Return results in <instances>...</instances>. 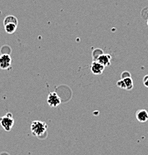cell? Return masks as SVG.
<instances>
[{
	"label": "cell",
	"mask_w": 148,
	"mask_h": 155,
	"mask_svg": "<svg viewBox=\"0 0 148 155\" xmlns=\"http://www.w3.org/2000/svg\"><path fill=\"white\" fill-rule=\"evenodd\" d=\"M48 129V125L45 122L40 120H34L31 125V131L32 134L38 138H41L45 134Z\"/></svg>",
	"instance_id": "1"
},
{
	"label": "cell",
	"mask_w": 148,
	"mask_h": 155,
	"mask_svg": "<svg viewBox=\"0 0 148 155\" xmlns=\"http://www.w3.org/2000/svg\"><path fill=\"white\" fill-rule=\"evenodd\" d=\"M0 125L5 131H10L14 125V119L12 114L8 113L5 116L0 117Z\"/></svg>",
	"instance_id": "2"
},
{
	"label": "cell",
	"mask_w": 148,
	"mask_h": 155,
	"mask_svg": "<svg viewBox=\"0 0 148 155\" xmlns=\"http://www.w3.org/2000/svg\"><path fill=\"white\" fill-rule=\"evenodd\" d=\"M12 60L10 54H3L0 56V69L3 70H7L11 67Z\"/></svg>",
	"instance_id": "3"
},
{
	"label": "cell",
	"mask_w": 148,
	"mask_h": 155,
	"mask_svg": "<svg viewBox=\"0 0 148 155\" xmlns=\"http://www.w3.org/2000/svg\"><path fill=\"white\" fill-rule=\"evenodd\" d=\"M47 102L49 105L51 107H56L59 106L60 104L61 99L55 92H51L48 96Z\"/></svg>",
	"instance_id": "4"
},
{
	"label": "cell",
	"mask_w": 148,
	"mask_h": 155,
	"mask_svg": "<svg viewBox=\"0 0 148 155\" xmlns=\"http://www.w3.org/2000/svg\"><path fill=\"white\" fill-rule=\"evenodd\" d=\"M111 60H112V56H111L110 54L102 53V54H100L99 55L95 58V61L98 62L99 64H101V65L104 66V67H106L110 65Z\"/></svg>",
	"instance_id": "5"
},
{
	"label": "cell",
	"mask_w": 148,
	"mask_h": 155,
	"mask_svg": "<svg viewBox=\"0 0 148 155\" xmlns=\"http://www.w3.org/2000/svg\"><path fill=\"white\" fill-rule=\"evenodd\" d=\"M104 66L101 65L97 61H94L91 65V71L94 75H101L104 70Z\"/></svg>",
	"instance_id": "6"
},
{
	"label": "cell",
	"mask_w": 148,
	"mask_h": 155,
	"mask_svg": "<svg viewBox=\"0 0 148 155\" xmlns=\"http://www.w3.org/2000/svg\"><path fill=\"white\" fill-rule=\"evenodd\" d=\"M136 117L139 122L144 123L148 120V113L146 110H138L136 114Z\"/></svg>",
	"instance_id": "7"
},
{
	"label": "cell",
	"mask_w": 148,
	"mask_h": 155,
	"mask_svg": "<svg viewBox=\"0 0 148 155\" xmlns=\"http://www.w3.org/2000/svg\"><path fill=\"white\" fill-rule=\"evenodd\" d=\"M18 24L14 23V22H7L4 23L5 30L8 34H14L16 31Z\"/></svg>",
	"instance_id": "8"
},
{
	"label": "cell",
	"mask_w": 148,
	"mask_h": 155,
	"mask_svg": "<svg viewBox=\"0 0 148 155\" xmlns=\"http://www.w3.org/2000/svg\"><path fill=\"white\" fill-rule=\"evenodd\" d=\"M124 82L125 87H126V90H132L133 88V81L131 76L127 78H121Z\"/></svg>",
	"instance_id": "9"
},
{
	"label": "cell",
	"mask_w": 148,
	"mask_h": 155,
	"mask_svg": "<svg viewBox=\"0 0 148 155\" xmlns=\"http://www.w3.org/2000/svg\"><path fill=\"white\" fill-rule=\"evenodd\" d=\"M7 22H14V23L18 24V20H17V17H14V16L9 15L5 18L3 23H7Z\"/></svg>",
	"instance_id": "10"
},
{
	"label": "cell",
	"mask_w": 148,
	"mask_h": 155,
	"mask_svg": "<svg viewBox=\"0 0 148 155\" xmlns=\"http://www.w3.org/2000/svg\"><path fill=\"white\" fill-rule=\"evenodd\" d=\"M116 84H117V87H118L119 88L124 89V90H126V87H125L124 82V81L122 80V79H121V80H119L118 81H117Z\"/></svg>",
	"instance_id": "11"
},
{
	"label": "cell",
	"mask_w": 148,
	"mask_h": 155,
	"mask_svg": "<svg viewBox=\"0 0 148 155\" xmlns=\"http://www.w3.org/2000/svg\"><path fill=\"white\" fill-rule=\"evenodd\" d=\"M143 83H144V85L146 87H148V75H145L143 79Z\"/></svg>",
	"instance_id": "12"
},
{
	"label": "cell",
	"mask_w": 148,
	"mask_h": 155,
	"mask_svg": "<svg viewBox=\"0 0 148 155\" xmlns=\"http://www.w3.org/2000/svg\"><path fill=\"white\" fill-rule=\"evenodd\" d=\"M131 75H130V74L127 71H125V72H124L123 73L121 74V78H127V77H130Z\"/></svg>",
	"instance_id": "13"
}]
</instances>
